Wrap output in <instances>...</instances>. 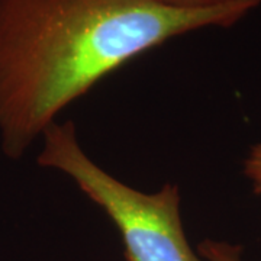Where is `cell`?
I'll return each mask as SVG.
<instances>
[{
	"label": "cell",
	"instance_id": "1",
	"mask_svg": "<svg viewBox=\"0 0 261 261\" xmlns=\"http://www.w3.org/2000/svg\"><path fill=\"white\" fill-rule=\"evenodd\" d=\"M261 5L176 10L149 0H0V144L19 160L103 79L170 39L231 28Z\"/></svg>",
	"mask_w": 261,
	"mask_h": 261
},
{
	"label": "cell",
	"instance_id": "2",
	"mask_svg": "<svg viewBox=\"0 0 261 261\" xmlns=\"http://www.w3.org/2000/svg\"><path fill=\"white\" fill-rule=\"evenodd\" d=\"M42 141L38 164L68 176L102 207L121 235L123 261H206L187 240L178 186L144 193L125 185L84 152L71 121L51 123Z\"/></svg>",
	"mask_w": 261,
	"mask_h": 261
},
{
	"label": "cell",
	"instance_id": "3",
	"mask_svg": "<svg viewBox=\"0 0 261 261\" xmlns=\"http://www.w3.org/2000/svg\"><path fill=\"white\" fill-rule=\"evenodd\" d=\"M196 251L206 261H244L243 247L225 241L205 240L197 245Z\"/></svg>",
	"mask_w": 261,
	"mask_h": 261
},
{
	"label": "cell",
	"instance_id": "4",
	"mask_svg": "<svg viewBox=\"0 0 261 261\" xmlns=\"http://www.w3.org/2000/svg\"><path fill=\"white\" fill-rule=\"evenodd\" d=\"M244 176L251 183L252 192L257 196H261V142L254 144L243 166Z\"/></svg>",
	"mask_w": 261,
	"mask_h": 261
},
{
	"label": "cell",
	"instance_id": "5",
	"mask_svg": "<svg viewBox=\"0 0 261 261\" xmlns=\"http://www.w3.org/2000/svg\"><path fill=\"white\" fill-rule=\"evenodd\" d=\"M163 8L176 10H206L226 6L241 0H149Z\"/></svg>",
	"mask_w": 261,
	"mask_h": 261
}]
</instances>
